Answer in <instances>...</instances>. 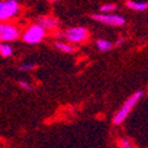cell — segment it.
<instances>
[{
  "label": "cell",
  "instance_id": "obj_1",
  "mask_svg": "<svg viewBox=\"0 0 148 148\" xmlns=\"http://www.w3.org/2000/svg\"><path fill=\"white\" fill-rule=\"evenodd\" d=\"M142 96H143V92L142 91H136V92H134L133 95H130L127 98V100L125 101V103L121 106V108L114 114L113 123H114L115 126L122 125V123L127 120V117L132 113V110L135 108V106L139 103V101L142 98Z\"/></svg>",
  "mask_w": 148,
  "mask_h": 148
},
{
  "label": "cell",
  "instance_id": "obj_2",
  "mask_svg": "<svg viewBox=\"0 0 148 148\" xmlns=\"http://www.w3.org/2000/svg\"><path fill=\"white\" fill-rule=\"evenodd\" d=\"M45 36H46V31L39 25V24H33V25L29 26L25 31H24L23 34H20L23 42L26 43V44H31V45L43 42Z\"/></svg>",
  "mask_w": 148,
  "mask_h": 148
},
{
  "label": "cell",
  "instance_id": "obj_3",
  "mask_svg": "<svg viewBox=\"0 0 148 148\" xmlns=\"http://www.w3.org/2000/svg\"><path fill=\"white\" fill-rule=\"evenodd\" d=\"M20 12L18 0H4L0 4V23H6L17 17Z\"/></svg>",
  "mask_w": 148,
  "mask_h": 148
},
{
  "label": "cell",
  "instance_id": "obj_4",
  "mask_svg": "<svg viewBox=\"0 0 148 148\" xmlns=\"http://www.w3.org/2000/svg\"><path fill=\"white\" fill-rule=\"evenodd\" d=\"M63 37L70 44H82L89 39V31L83 26H72L63 32Z\"/></svg>",
  "mask_w": 148,
  "mask_h": 148
},
{
  "label": "cell",
  "instance_id": "obj_5",
  "mask_svg": "<svg viewBox=\"0 0 148 148\" xmlns=\"http://www.w3.org/2000/svg\"><path fill=\"white\" fill-rule=\"evenodd\" d=\"M91 18L98 23L108 26H123L126 24V19L120 14L113 13H94Z\"/></svg>",
  "mask_w": 148,
  "mask_h": 148
},
{
  "label": "cell",
  "instance_id": "obj_6",
  "mask_svg": "<svg viewBox=\"0 0 148 148\" xmlns=\"http://www.w3.org/2000/svg\"><path fill=\"white\" fill-rule=\"evenodd\" d=\"M20 37V30L14 24L0 23V42H14Z\"/></svg>",
  "mask_w": 148,
  "mask_h": 148
},
{
  "label": "cell",
  "instance_id": "obj_7",
  "mask_svg": "<svg viewBox=\"0 0 148 148\" xmlns=\"http://www.w3.org/2000/svg\"><path fill=\"white\" fill-rule=\"evenodd\" d=\"M37 24H39L45 31H53L58 27V20L51 16L39 17L37 19Z\"/></svg>",
  "mask_w": 148,
  "mask_h": 148
},
{
  "label": "cell",
  "instance_id": "obj_8",
  "mask_svg": "<svg viewBox=\"0 0 148 148\" xmlns=\"http://www.w3.org/2000/svg\"><path fill=\"white\" fill-rule=\"evenodd\" d=\"M55 47L57 49L58 51L64 52V53H73V52H76V47L73 46L72 44L65 43V42H60V40H57L55 43Z\"/></svg>",
  "mask_w": 148,
  "mask_h": 148
},
{
  "label": "cell",
  "instance_id": "obj_9",
  "mask_svg": "<svg viewBox=\"0 0 148 148\" xmlns=\"http://www.w3.org/2000/svg\"><path fill=\"white\" fill-rule=\"evenodd\" d=\"M126 5L128 8L133 10V11H138V12H142L148 10V3L147 1H134V0H127Z\"/></svg>",
  "mask_w": 148,
  "mask_h": 148
},
{
  "label": "cell",
  "instance_id": "obj_10",
  "mask_svg": "<svg viewBox=\"0 0 148 148\" xmlns=\"http://www.w3.org/2000/svg\"><path fill=\"white\" fill-rule=\"evenodd\" d=\"M96 46H97V49L100 51H102V52H107V51H110L113 49V43L112 42H109V40H107V39H97L96 40Z\"/></svg>",
  "mask_w": 148,
  "mask_h": 148
},
{
  "label": "cell",
  "instance_id": "obj_11",
  "mask_svg": "<svg viewBox=\"0 0 148 148\" xmlns=\"http://www.w3.org/2000/svg\"><path fill=\"white\" fill-rule=\"evenodd\" d=\"M0 55H1L4 58L11 57L13 55V49H12V46L7 43H0Z\"/></svg>",
  "mask_w": 148,
  "mask_h": 148
},
{
  "label": "cell",
  "instance_id": "obj_12",
  "mask_svg": "<svg viewBox=\"0 0 148 148\" xmlns=\"http://www.w3.org/2000/svg\"><path fill=\"white\" fill-rule=\"evenodd\" d=\"M116 8H117V6L115 4H106V5L101 6L100 12L101 13H112V12L116 11Z\"/></svg>",
  "mask_w": 148,
  "mask_h": 148
},
{
  "label": "cell",
  "instance_id": "obj_13",
  "mask_svg": "<svg viewBox=\"0 0 148 148\" xmlns=\"http://www.w3.org/2000/svg\"><path fill=\"white\" fill-rule=\"evenodd\" d=\"M119 146L120 148H133V143L127 138H121L119 140Z\"/></svg>",
  "mask_w": 148,
  "mask_h": 148
},
{
  "label": "cell",
  "instance_id": "obj_14",
  "mask_svg": "<svg viewBox=\"0 0 148 148\" xmlns=\"http://www.w3.org/2000/svg\"><path fill=\"white\" fill-rule=\"evenodd\" d=\"M36 68H37V64H34V63H24L18 69L20 71H31V70H33Z\"/></svg>",
  "mask_w": 148,
  "mask_h": 148
},
{
  "label": "cell",
  "instance_id": "obj_15",
  "mask_svg": "<svg viewBox=\"0 0 148 148\" xmlns=\"http://www.w3.org/2000/svg\"><path fill=\"white\" fill-rule=\"evenodd\" d=\"M18 85H19L21 89L25 90V91H32V90H33L32 85H31L29 82H26V81H19V82H18Z\"/></svg>",
  "mask_w": 148,
  "mask_h": 148
},
{
  "label": "cell",
  "instance_id": "obj_16",
  "mask_svg": "<svg viewBox=\"0 0 148 148\" xmlns=\"http://www.w3.org/2000/svg\"><path fill=\"white\" fill-rule=\"evenodd\" d=\"M123 42H125V39H123V38H121V39H119V40H117V42H116L114 45H115V46H120V45H121Z\"/></svg>",
  "mask_w": 148,
  "mask_h": 148
},
{
  "label": "cell",
  "instance_id": "obj_17",
  "mask_svg": "<svg viewBox=\"0 0 148 148\" xmlns=\"http://www.w3.org/2000/svg\"><path fill=\"white\" fill-rule=\"evenodd\" d=\"M47 1H50V3H57V1H59V0H47Z\"/></svg>",
  "mask_w": 148,
  "mask_h": 148
},
{
  "label": "cell",
  "instance_id": "obj_18",
  "mask_svg": "<svg viewBox=\"0 0 148 148\" xmlns=\"http://www.w3.org/2000/svg\"><path fill=\"white\" fill-rule=\"evenodd\" d=\"M1 1H3V0H0V4H1Z\"/></svg>",
  "mask_w": 148,
  "mask_h": 148
}]
</instances>
